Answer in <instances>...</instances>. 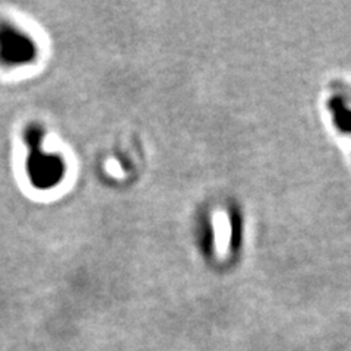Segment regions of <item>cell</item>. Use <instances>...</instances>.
I'll list each match as a JSON object with an SVG mask.
<instances>
[{
	"mask_svg": "<svg viewBox=\"0 0 351 351\" xmlns=\"http://www.w3.org/2000/svg\"><path fill=\"white\" fill-rule=\"evenodd\" d=\"M31 156L28 160L29 178L38 189H50L60 182L63 176V162L53 154L41 149L40 130H31L27 135Z\"/></svg>",
	"mask_w": 351,
	"mask_h": 351,
	"instance_id": "obj_1",
	"label": "cell"
},
{
	"mask_svg": "<svg viewBox=\"0 0 351 351\" xmlns=\"http://www.w3.org/2000/svg\"><path fill=\"white\" fill-rule=\"evenodd\" d=\"M32 58L29 41L10 28H0V59L8 63H24Z\"/></svg>",
	"mask_w": 351,
	"mask_h": 351,
	"instance_id": "obj_2",
	"label": "cell"
}]
</instances>
